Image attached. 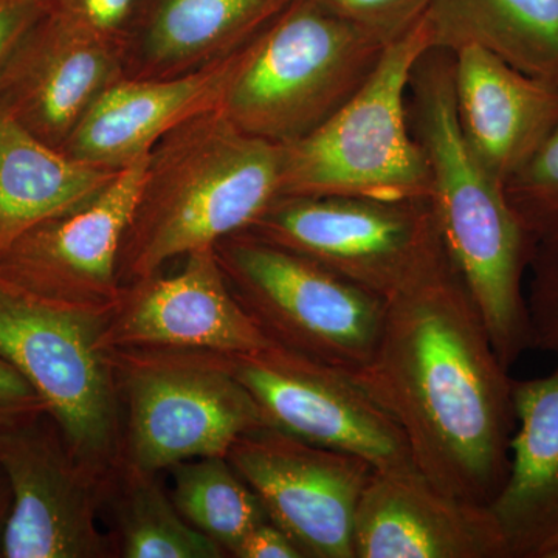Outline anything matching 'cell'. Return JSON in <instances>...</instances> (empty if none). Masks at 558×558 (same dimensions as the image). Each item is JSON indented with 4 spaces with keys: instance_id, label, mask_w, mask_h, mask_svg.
<instances>
[{
    "instance_id": "24",
    "label": "cell",
    "mask_w": 558,
    "mask_h": 558,
    "mask_svg": "<svg viewBox=\"0 0 558 558\" xmlns=\"http://www.w3.org/2000/svg\"><path fill=\"white\" fill-rule=\"evenodd\" d=\"M168 470L171 499L180 515L227 557H233L250 531L270 521L256 492L227 457L190 459Z\"/></svg>"
},
{
    "instance_id": "15",
    "label": "cell",
    "mask_w": 558,
    "mask_h": 558,
    "mask_svg": "<svg viewBox=\"0 0 558 558\" xmlns=\"http://www.w3.org/2000/svg\"><path fill=\"white\" fill-rule=\"evenodd\" d=\"M354 558H510L488 506L449 494L414 465L374 470L354 523Z\"/></svg>"
},
{
    "instance_id": "20",
    "label": "cell",
    "mask_w": 558,
    "mask_h": 558,
    "mask_svg": "<svg viewBox=\"0 0 558 558\" xmlns=\"http://www.w3.org/2000/svg\"><path fill=\"white\" fill-rule=\"evenodd\" d=\"M432 50L476 46L558 87V0H432Z\"/></svg>"
},
{
    "instance_id": "8",
    "label": "cell",
    "mask_w": 558,
    "mask_h": 558,
    "mask_svg": "<svg viewBox=\"0 0 558 558\" xmlns=\"http://www.w3.org/2000/svg\"><path fill=\"white\" fill-rule=\"evenodd\" d=\"M215 248L231 293L271 343L349 374L373 357L381 296L248 231Z\"/></svg>"
},
{
    "instance_id": "17",
    "label": "cell",
    "mask_w": 558,
    "mask_h": 558,
    "mask_svg": "<svg viewBox=\"0 0 558 558\" xmlns=\"http://www.w3.org/2000/svg\"><path fill=\"white\" fill-rule=\"evenodd\" d=\"M234 53L171 78L117 80L84 113L62 153L112 171L149 156L180 124L219 108Z\"/></svg>"
},
{
    "instance_id": "6",
    "label": "cell",
    "mask_w": 558,
    "mask_h": 558,
    "mask_svg": "<svg viewBox=\"0 0 558 558\" xmlns=\"http://www.w3.org/2000/svg\"><path fill=\"white\" fill-rule=\"evenodd\" d=\"M112 310L33 295L0 278V359L38 392L70 451L102 478L123 450L106 329Z\"/></svg>"
},
{
    "instance_id": "22",
    "label": "cell",
    "mask_w": 558,
    "mask_h": 558,
    "mask_svg": "<svg viewBox=\"0 0 558 558\" xmlns=\"http://www.w3.org/2000/svg\"><path fill=\"white\" fill-rule=\"evenodd\" d=\"M120 458L101 478L100 517L121 558L227 557L180 515L159 478Z\"/></svg>"
},
{
    "instance_id": "32",
    "label": "cell",
    "mask_w": 558,
    "mask_h": 558,
    "mask_svg": "<svg viewBox=\"0 0 558 558\" xmlns=\"http://www.w3.org/2000/svg\"><path fill=\"white\" fill-rule=\"evenodd\" d=\"M11 505H13V494H11L9 476L0 465V546H2L7 521L10 519Z\"/></svg>"
},
{
    "instance_id": "33",
    "label": "cell",
    "mask_w": 558,
    "mask_h": 558,
    "mask_svg": "<svg viewBox=\"0 0 558 558\" xmlns=\"http://www.w3.org/2000/svg\"><path fill=\"white\" fill-rule=\"evenodd\" d=\"M554 558H558V550H557V553H556V556H554Z\"/></svg>"
},
{
    "instance_id": "13",
    "label": "cell",
    "mask_w": 558,
    "mask_h": 558,
    "mask_svg": "<svg viewBox=\"0 0 558 558\" xmlns=\"http://www.w3.org/2000/svg\"><path fill=\"white\" fill-rule=\"evenodd\" d=\"M148 157L117 172L94 199L36 223L0 248V278L69 306L112 310L121 293V244L137 208Z\"/></svg>"
},
{
    "instance_id": "10",
    "label": "cell",
    "mask_w": 558,
    "mask_h": 558,
    "mask_svg": "<svg viewBox=\"0 0 558 558\" xmlns=\"http://www.w3.org/2000/svg\"><path fill=\"white\" fill-rule=\"evenodd\" d=\"M229 363L267 427L354 454L377 470L414 465L398 422L347 371L275 343L231 355Z\"/></svg>"
},
{
    "instance_id": "5",
    "label": "cell",
    "mask_w": 558,
    "mask_h": 558,
    "mask_svg": "<svg viewBox=\"0 0 558 558\" xmlns=\"http://www.w3.org/2000/svg\"><path fill=\"white\" fill-rule=\"evenodd\" d=\"M432 50L425 21L392 40L332 117L282 145L281 196L429 201L432 178L410 123L411 75Z\"/></svg>"
},
{
    "instance_id": "3",
    "label": "cell",
    "mask_w": 558,
    "mask_h": 558,
    "mask_svg": "<svg viewBox=\"0 0 558 558\" xmlns=\"http://www.w3.org/2000/svg\"><path fill=\"white\" fill-rule=\"evenodd\" d=\"M282 145L245 134L219 108L154 146L119 259L121 288L245 231L281 194Z\"/></svg>"
},
{
    "instance_id": "16",
    "label": "cell",
    "mask_w": 558,
    "mask_h": 558,
    "mask_svg": "<svg viewBox=\"0 0 558 558\" xmlns=\"http://www.w3.org/2000/svg\"><path fill=\"white\" fill-rule=\"evenodd\" d=\"M120 73L116 40L81 31L49 10L0 73V112L61 150Z\"/></svg>"
},
{
    "instance_id": "19",
    "label": "cell",
    "mask_w": 558,
    "mask_h": 558,
    "mask_svg": "<svg viewBox=\"0 0 558 558\" xmlns=\"http://www.w3.org/2000/svg\"><path fill=\"white\" fill-rule=\"evenodd\" d=\"M515 432L508 478L490 508L510 558H554L558 550V366L513 380Z\"/></svg>"
},
{
    "instance_id": "11",
    "label": "cell",
    "mask_w": 558,
    "mask_h": 558,
    "mask_svg": "<svg viewBox=\"0 0 558 558\" xmlns=\"http://www.w3.org/2000/svg\"><path fill=\"white\" fill-rule=\"evenodd\" d=\"M13 505L0 558L116 557L101 529V478L70 451L46 409L0 429Z\"/></svg>"
},
{
    "instance_id": "1",
    "label": "cell",
    "mask_w": 558,
    "mask_h": 558,
    "mask_svg": "<svg viewBox=\"0 0 558 558\" xmlns=\"http://www.w3.org/2000/svg\"><path fill=\"white\" fill-rule=\"evenodd\" d=\"M352 376L398 422L422 475L492 505L509 473L513 379L442 242L385 300L373 357Z\"/></svg>"
},
{
    "instance_id": "9",
    "label": "cell",
    "mask_w": 558,
    "mask_h": 558,
    "mask_svg": "<svg viewBox=\"0 0 558 558\" xmlns=\"http://www.w3.org/2000/svg\"><path fill=\"white\" fill-rule=\"evenodd\" d=\"M248 233L387 300L440 245L429 201L281 196Z\"/></svg>"
},
{
    "instance_id": "25",
    "label": "cell",
    "mask_w": 558,
    "mask_h": 558,
    "mask_svg": "<svg viewBox=\"0 0 558 558\" xmlns=\"http://www.w3.org/2000/svg\"><path fill=\"white\" fill-rule=\"evenodd\" d=\"M510 207L532 244L558 231V120L537 150L505 183Z\"/></svg>"
},
{
    "instance_id": "27",
    "label": "cell",
    "mask_w": 558,
    "mask_h": 558,
    "mask_svg": "<svg viewBox=\"0 0 558 558\" xmlns=\"http://www.w3.org/2000/svg\"><path fill=\"white\" fill-rule=\"evenodd\" d=\"M341 20L391 44L424 20L432 0H317Z\"/></svg>"
},
{
    "instance_id": "21",
    "label": "cell",
    "mask_w": 558,
    "mask_h": 558,
    "mask_svg": "<svg viewBox=\"0 0 558 558\" xmlns=\"http://www.w3.org/2000/svg\"><path fill=\"white\" fill-rule=\"evenodd\" d=\"M117 172L51 148L0 112V248L94 199Z\"/></svg>"
},
{
    "instance_id": "18",
    "label": "cell",
    "mask_w": 558,
    "mask_h": 558,
    "mask_svg": "<svg viewBox=\"0 0 558 558\" xmlns=\"http://www.w3.org/2000/svg\"><path fill=\"white\" fill-rule=\"evenodd\" d=\"M451 54L462 134L505 186L556 124L558 87L524 75L481 47H461Z\"/></svg>"
},
{
    "instance_id": "31",
    "label": "cell",
    "mask_w": 558,
    "mask_h": 558,
    "mask_svg": "<svg viewBox=\"0 0 558 558\" xmlns=\"http://www.w3.org/2000/svg\"><path fill=\"white\" fill-rule=\"evenodd\" d=\"M236 558H304L293 539L271 521L250 531L234 550Z\"/></svg>"
},
{
    "instance_id": "2",
    "label": "cell",
    "mask_w": 558,
    "mask_h": 558,
    "mask_svg": "<svg viewBox=\"0 0 558 558\" xmlns=\"http://www.w3.org/2000/svg\"><path fill=\"white\" fill-rule=\"evenodd\" d=\"M411 130L427 157L429 205L440 241L461 275L506 369L532 348L524 271L531 236L505 186L473 154L454 100L453 54L429 50L411 75Z\"/></svg>"
},
{
    "instance_id": "29",
    "label": "cell",
    "mask_w": 558,
    "mask_h": 558,
    "mask_svg": "<svg viewBox=\"0 0 558 558\" xmlns=\"http://www.w3.org/2000/svg\"><path fill=\"white\" fill-rule=\"evenodd\" d=\"M50 10V0H0V73Z\"/></svg>"
},
{
    "instance_id": "26",
    "label": "cell",
    "mask_w": 558,
    "mask_h": 558,
    "mask_svg": "<svg viewBox=\"0 0 558 558\" xmlns=\"http://www.w3.org/2000/svg\"><path fill=\"white\" fill-rule=\"evenodd\" d=\"M527 269L532 270L526 299L532 347L558 357V231L535 241Z\"/></svg>"
},
{
    "instance_id": "7",
    "label": "cell",
    "mask_w": 558,
    "mask_h": 558,
    "mask_svg": "<svg viewBox=\"0 0 558 558\" xmlns=\"http://www.w3.org/2000/svg\"><path fill=\"white\" fill-rule=\"evenodd\" d=\"M119 391L121 458L149 472L227 457L267 427L258 403L230 368L229 355L163 349H110Z\"/></svg>"
},
{
    "instance_id": "12",
    "label": "cell",
    "mask_w": 558,
    "mask_h": 558,
    "mask_svg": "<svg viewBox=\"0 0 558 558\" xmlns=\"http://www.w3.org/2000/svg\"><path fill=\"white\" fill-rule=\"evenodd\" d=\"M227 459L304 558H354L355 512L376 470L369 462L271 427L242 436Z\"/></svg>"
},
{
    "instance_id": "14",
    "label": "cell",
    "mask_w": 558,
    "mask_h": 558,
    "mask_svg": "<svg viewBox=\"0 0 558 558\" xmlns=\"http://www.w3.org/2000/svg\"><path fill=\"white\" fill-rule=\"evenodd\" d=\"M271 341L231 293L215 247L183 256L172 274L150 275L121 288L110 312L109 349H163L241 355Z\"/></svg>"
},
{
    "instance_id": "30",
    "label": "cell",
    "mask_w": 558,
    "mask_h": 558,
    "mask_svg": "<svg viewBox=\"0 0 558 558\" xmlns=\"http://www.w3.org/2000/svg\"><path fill=\"white\" fill-rule=\"evenodd\" d=\"M40 409L38 392L10 363L0 359V429Z\"/></svg>"
},
{
    "instance_id": "4",
    "label": "cell",
    "mask_w": 558,
    "mask_h": 558,
    "mask_svg": "<svg viewBox=\"0 0 558 558\" xmlns=\"http://www.w3.org/2000/svg\"><path fill=\"white\" fill-rule=\"evenodd\" d=\"M388 46L317 0H292L236 50L219 109L245 134L288 145L332 117Z\"/></svg>"
},
{
    "instance_id": "28",
    "label": "cell",
    "mask_w": 558,
    "mask_h": 558,
    "mask_svg": "<svg viewBox=\"0 0 558 558\" xmlns=\"http://www.w3.org/2000/svg\"><path fill=\"white\" fill-rule=\"evenodd\" d=\"M137 0H50L51 13L100 38L116 40Z\"/></svg>"
},
{
    "instance_id": "23",
    "label": "cell",
    "mask_w": 558,
    "mask_h": 558,
    "mask_svg": "<svg viewBox=\"0 0 558 558\" xmlns=\"http://www.w3.org/2000/svg\"><path fill=\"white\" fill-rule=\"evenodd\" d=\"M292 0H160L145 54L165 72L229 57L255 38Z\"/></svg>"
}]
</instances>
